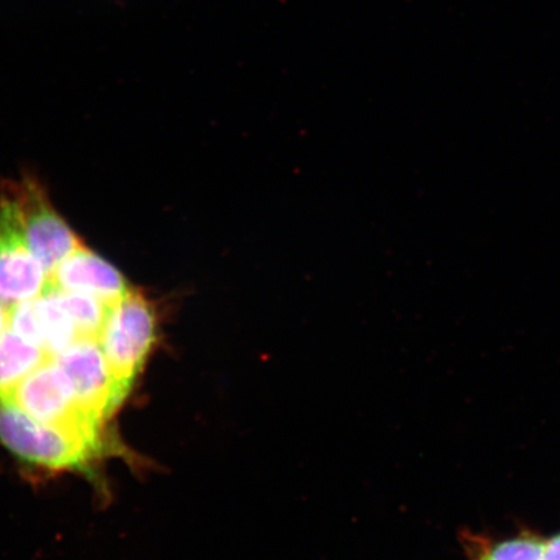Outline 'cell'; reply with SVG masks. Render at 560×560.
<instances>
[{"label": "cell", "instance_id": "cell-1", "mask_svg": "<svg viewBox=\"0 0 560 560\" xmlns=\"http://www.w3.org/2000/svg\"><path fill=\"white\" fill-rule=\"evenodd\" d=\"M38 422L59 427L100 445L101 425L82 410L70 377L54 359L35 369L7 401Z\"/></svg>", "mask_w": 560, "mask_h": 560}, {"label": "cell", "instance_id": "cell-2", "mask_svg": "<svg viewBox=\"0 0 560 560\" xmlns=\"http://www.w3.org/2000/svg\"><path fill=\"white\" fill-rule=\"evenodd\" d=\"M155 338V311L139 292L131 290L109 307L108 317L97 340L112 376L126 395L142 370Z\"/></svg>", "mask_w": 560, "mask_h": 560}, {"label": "cell", "instance_id": "cell-3", "mask_svg": "<svg viewBox=\"0 0 560 560\" xmlns=\"http://www.w3.org/2000/svg\"><path fill=\"white\" fill-rule=\"evenodd\" d=\"M0 441L34 465L81 467L100 445L59 427L38 422L11 405H0Z\"/></svg>", "mask_w": 560, "mask_h": 560}, {"label": "cell", "instance_id": "cell-4", "mask_svg": "<svg viewBox=\"0 0 560 560\" xmlns=\"http://www.w3.org/2000/svg\"><path fill=\"white\" fill-rule=\"evenodd\" d=\"M47 275L27 242L16 199L0 205V301L13 306L45 292Z\"/></svg>", "mask_w": 560, "mask_h": 560}, {"label": "cell", "instance_id": "cell-5", "mask_svg": "<svg viewBox=\"0 0 560 560\" xmlns=\"http://www.w3.org/2000/svg\"><path fill=\"white\" fill-rule=\"evenodd\" d=\"M54 360L72 381L82 410L102 427L126 394L112 376L100 340L79 338Z\"/></svg>", "mask_w": 560, "mask_h": 560}, {"label": "cell", "instance_id": "cell-6", "mask_svg": "<svg viewBox=\"0 0 560 560\" xmlns=\"http://www.w3.org/2000/svg\"><path fill=\"white\" fill-rule=\"evenodd\" d=\"M16 200L27 242L48 278L65 258L83 244L33 182L20 187Z\"/></svg>", "mask_w": 560, "mask_h": 560}, {"label": "cell", "instance_id": "cell-7", "mask_svg": "<svg viewBox=\"0 0 560 560\" xmlns=\"http://www.w3.org/2000/svg\"><path fill=\"white\" fill-rule=\"evenodd\" d=\"M47 285L60 291L85 293L109 306L131 291L120 271L83 245L58 265L47 278Z\"/></svg>", "mask_w": 560, "mask_h": 560}, {"label": "cell", "instance_id": "cell-8", "mask_svg": "<svg viewBox=\"0 0 560 560\" xmlns=\"http://www.w3.org/2000/svg\"><path fill=\"white\" fill-rule=\"evenodd\" d=\"M50 359L44 348L7 327L0 338V405L7 401L21 381Z\"/></svg>", "mask_w": 560, "mask_h": 560}, {"label": "cell", "instance_id": "cell-9", "mask_svg": "<svg viewBox=\"0 0 560 560\" xmlns=\"http://www.w3.org/2000/svg\"><path fill=\"white\" fill-rule=\"evenodd\" d=\"M34 306L38 318L42 348L54 359L79 339V332L72 318L56 300L51 290L46 289L40 296L34 299Z\"/></svg>", "mask_w": 560, "mask_h": 560}, {"label": "cell", "instance_id": "cell-10", "mask_svg": "<svg viewBox=\"0 0 560 560\" xmlns=\"http://www.w3.org/2000/svg\"><path fill=\"white\" fill-rule=\"evenodd\" d=\"M46 289L54 292L56 300L72 318L79 338L100 339L109 305L85 293L60 291L48 285Z\"/></svg>", "mask_w": 560, "mask_h": 560}, {"label": "cell", "instance_id": "cell-11", "mask_svg": "<svg viewBox=\"0 0 560 560\" xmlns=\"http://www.w3.org/2000/svg\"><path fill=\"white\" fill-rule=\"evenodd\" d=\"M544 560H560V535L546 544Z\"/></svg>", "mask_w": 560, "mask_h": 560}, {"label": "cell", "instance_id": "cell-12", "mask_svg": "<svg viewBox=\"0 0 560 560\" xmlns=\"http://www.w3.org/2000/svg\"><path fill=\"white\" fill-rule=\"evenodd\" d=\"M7 325H9V307L0 301V338H2Z\"/></svg>", "mask_w": 560, "mask_h": 560}]
</instances>
